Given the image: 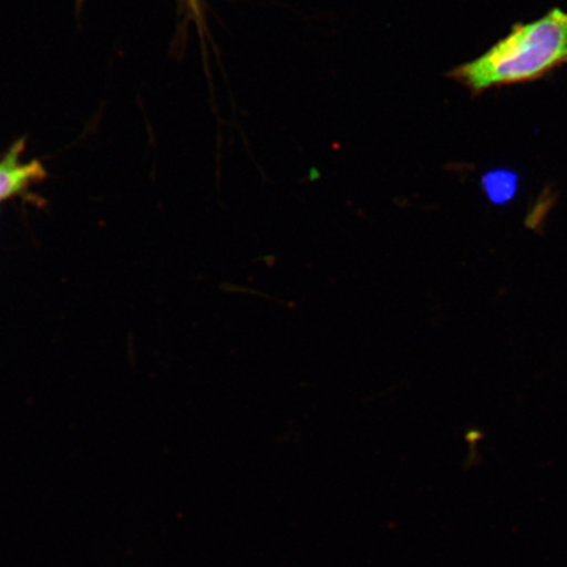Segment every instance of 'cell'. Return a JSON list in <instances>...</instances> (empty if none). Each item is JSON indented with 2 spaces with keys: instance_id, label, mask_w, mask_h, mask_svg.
Wrapping results in <instances>:
<instances>
[{
  "instance_id": "cell-1",
  "label": "cell",
  "mask_w": 567,
  "mask_h": 567,
  "mask_svg": "<svg viewBox=\"0 0 567 567\" xmlns=\"http://www.w3.org/2000/svg\"><path fill=\"white\" fill-rule=\"evenodd\" d=\"M567 63V12L555 9L527 24H516L505 39L478 59L452 71L473 94L538 80Z\"/></svg>"
},
{
  "instance_id": "cell-2",
  "label": "cell",
  "mask_w": 567,
  "mask_h": 567,
  "mask_svg": "<svg viewBox=\"0 0 567 567\" xmlns=\"http://www.w3.org/2000/svg\"><path fill=\"white\" fill-rule=\"evenodd\" d=\"M24 151L25 142L20 140L0 159V200L21 193L45 176L39 161L23 162Z\"/></svg>"
},
{
  "instance_id": "cell-3",
  "label": "cell",
  "mask_w": 567,
  "mask_h": 567,
  "mask_svg": "<svg viewBox=\"0 0 567 567\" xmlns=\"http://www.w3.org/2000/svg\"><path fill=\"white\" fill-rule=\"evenodd\" d=\"M482 186H484L488 200L496 205H503L512 202L516 196L519 179L509 169H494L484 176Z\"/></svg>"
},
{
  "instance_id": "cell-4",
  "label": "cell",
  "mask_w": 567,
  "mask_h": 567,
  "mask_svg": "<svg viewBox=\"0 0 567 567\" xmlns=\"http://www.w3.org/2000/svg\"><path fill=\"white\" fill-rule=\"evenodd\" d=\"M188 3L190 9H193L195 13H198V0H188Z\"/></svg>"
},
{
  "instance_id": "cell-5",
  "label": "cell",
  "mask_w": 567,
  "mask_h": 567,
  "mask_svg": "<svg viewBox=\"0 0 567 567\" xmlns=\"http://www.w3.org/2000/svg\"><path fill=\"white\" fill-rule=\"evenodd\" d=\"M80 2H82V0H80Z\"/></svg>"
}]
</instances>
